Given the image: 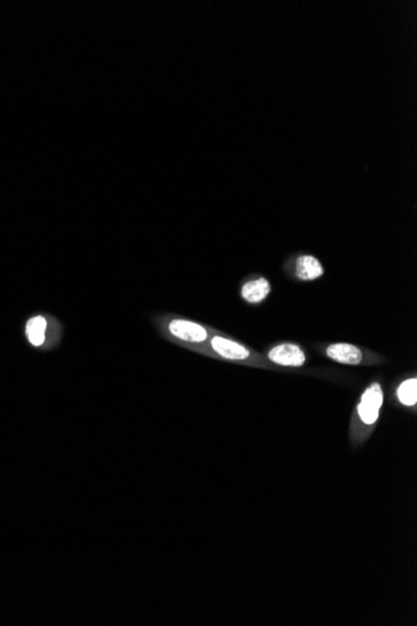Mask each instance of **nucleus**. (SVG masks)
Returning a JSON list of instances; mask_svg holds the SVG:
<instances>
[{
  "instance_id": "nucleus-8",
  "label": "nucleus",
  "mask_w": 417,
  "mask_h": 626,
  "mask_svg": "<svg viewBox=\"0 0 417 626\" xmlns=\"http://www.w3.org/2000/svg\"><path fill=\"white\" fill-rule=\"evenodd\" d=\"M47 320L45 317L38 315V317H32L27 324V340L29 343L34 346H41L45 342V333H47Z\"/></svg>"
},
{
  "instance_id": "nucleus-5",
  "label": "nucleus",
  "mask_w": 417,
  "mask_h": 626,
  "mask_svg": "<svg viewBox=\"0 0 417 626\" xmlns=\"http://www.w3.org/2000/svg\"><path fill=\"white\" fill-rule=\"evenodd\" d=\"M264 355L270 364L279 368H302L308 360L306 353L300 345L289 342L271 346Z\"/></svg>"
},
{
  "instance_id": "nucleus-9",
  "label": "nucleus",
  "mask_w": 417,
  "mask_h": 626,
  "mask_svg": "<svg viewBox=\"0 0 417 626\" xmlns=\"http://www.w3.org/2000/svg\"><path fill=\"white\" fill-rule=\"evenodd\" d=\"M396 398L398 403L407 407H416L417 378H409L397 386Z\"/></svg>"
},
{
  "instance_id": "nucleus-4",
  "label": "nucleus",
  "mask_w": 417,
  "mask_h": 626,
  "mask_svg": "<svg viewBox=\"0 0 417 626\" xmlns=\"http://www.w3.org/2000/svg\"><path fill=\"white\" fill-rule=\"evenodd\" d=\"M324 354L328 357L330 360L336 361L339 364L351 365V366H357V365L368 364L371 365L372 363H379L380 357L374 355L372 353H365V351L350 343H333L325 346Z\"/></svg>"
},
{
  "instance_id": "nucleus-1",
  "label": "nucleus",
  "mask_w": 417,
  "mask_h": 626,
  "mask_svg": "<svg viewBox=\"0 0 417 626\" xmlns=\"http://www.w3.org/2000/svg\"><path fill=\"white\" fill-rule=\"evenodd\" d=\"M383 404V386L379 381H374L363 390L351 418L350 438L355 445H361L371 436L380 418Z\"/></svg>"
},
{
  "instance_id": "nucleus-3",
  "label": "nucleus",
  "mask_w": 417,
  "mask_h": 626,
  "mask_svg": "<svg viewBox=\"0 0 417 626\" xmlns=\"http://www.w3.org/2000/svg\"><path fill=\"white\" fill-rule=\"evenodd\" d=\"M166 334L177 343L186 345L194 350L205 354L206 345L212 337V331L203 324L183 319L172 317L165 324Z\"/></svg>"
},
{
  "instance_id": "nucleus-7",
  "label": "nucleus",
  "mask_w": 417,
  "mask_h": 626,
  "mask_svg": "<svg viewBox=\"0 0 417 626\" xmlns=\"http://www.w3.org/2000/svg\"><path fill=\"white\" fill-rule=\"evenodd\" d=\"M295 274L304 282L316 280L324 276L322 264L313 255H301L296 260Z\"/></svg>"
},
{
  "instance_id": "nucleus-6",
  "label": "nucleus",
  "mask_w": 417,
  "mask_h": 626,
  "mask_svg": "<svg viewBox=\"0 0 417 626\" xmlns=\"http://www.w3.org/2000/svg\"><path fill=\"white\" fill-rule=\"evenodd\" d=\"M271 293V284L265 278H255L245 282L241 288L240 294L243 299L249 304H260Z\"/></svg>"
},
{
  "instance_id": "nucleus-2",
  "label": "nucleus",
  "mask_w": 417,
  "mask_h": 626,
  "mask_svg": "<svg viewBox=\"0 0 417 626\" xmlns=\"http://www.w3.org/2000/svg\"><path fill=\"white\" fill-rule=\"evenodd\" d=\"M205 354L215 358L223 359L226 361L239 363L253 368L274 369V366L267 361L264 354H260L238 340H234L233 337H225L220 333L212 334L206 345Z\"/></svg>"
}]
</instances>
